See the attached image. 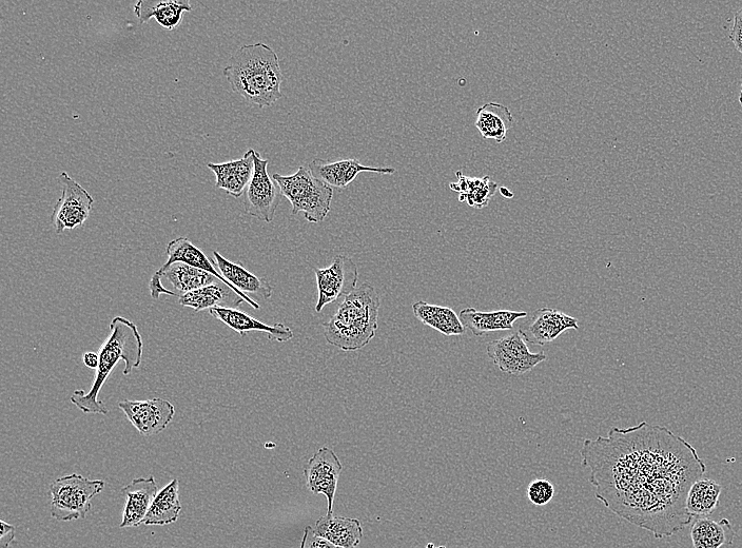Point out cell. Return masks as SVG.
Masks as SVG:
<instances>
[{"mask_svg":"<svg viewBox=\"0 0 742 548\" xmlns=\"http://www.w3.org/2000/svg\"><path fill=\"white\" fill-rule=\"evenodd\" d=\"M166 253L168 259L164 266H170L174 263H184L189 266L209 272L213 274L214 277L218 278L221 282L226 284L234 292H236L237 295L243 298L252 308H261V306L255 300H252L250 297L244 295L243 292L230 285L221 276V273L219 272L216 264H214L213 261H210L206 257V254L197 246H195L189 239L181 237L171 241L167 246Z\"/></svg>","mask_w":742,"mask_h":548,"instance_id":"17","label":"cell"},{"mask_svg":"<svg viewBox=\"0 0 742 548\" xmlns=\"http://www.w3.org/2000/svg\"><path fill=\"white\" fill-rule=\"evenodd\" d=\"M578 330V320L553 308H541L523 323L520 332L526 342L544 346L557 340L566 330Z\"/></svg>","mask_w":742,"mask_h":548,"instance_id":"13","label":"cell"},{"mask_svg":"<svg viewBox=\"0 0 742 548\" xmlns=\"http://www.w3.org/2000/svg\"><path fill=\"white\" fill-rule=\"evenodd\" d=\"M159 492L158 484H156L153 476L134 479L130 484L123 487L122 493L125 495L126 504L120 527H138L143 524Z\"/></svg>","mask_w":742,"mask_h":548,"instance_id":"16","label":"cell"},{"mask_svg":"<svg viewBox=\"0 0 742 548\" xmlns=\"http://www.w3.org/2000/svg\"><path fill=\"white\" fill-rule=\"evenodd\" d=\"M213 259L221 276L244 295L248 297L257 295L265 300L271 298L273 288L266 279L255 276L241 264L230 262L218 251L213 252Z\"/></svg>","mask_w":742,"mask_h":548,"instance_id":"20","label":"cell"},{"mask_svg":"<svg viewBox=\"0 0 742 548\" xmlns=\"http://www.w3.org/2000/svg\"><path fill=\"white\" fill-rule=\"evenodd\" d=\"M738 100H739V103H740V105L742 107V84H741L740 93H739V99Z\"/></svg>","mask_w":742,"mask_h":548,"instance_id":"38","label":"cell"},{"mask_svg":"<svg viewBox=\"0 0 742 548\" xmlns=\"http://www.w3.org/2000/svg\"><path fill=\"white\" fill-rule=\"evenodd\" d=\"M246 302L223 282L214 283L186 293L179 298L182 306L192 308L195 312L211 308H239Z\"/></svg>","mask_w":742,"mask_h":548,"instance_id":"21","label":"cell"},{"mask_svg":"<svg viewBox=\"0 0 742 548\" xmlns=\"http://www.w3.org/2000/svg\"><path fill=\"white\" fill-rule=\"evenodd\" d=\"M314 530L336 547L355 548L363 538V528L358 519L337 517L334 513L321 517Z\"/></svg>","mask_w":742,"mask_h":548,"instance_id":"22","label":"cell"},{"mask_svg":"<svg viewBox=\"0 0 742 548\" xmlns=\"http://www.w3.org/2000/svg\"><path fill=\"white\" fill-rule=\"evenodd\" d=\"M155 274H158L162 279H167L177 290L179 297L202 287L221 282L213 274L184 263H174L170 266L163 265Z\"/></svg>","mask_w":742,"mask_h":548,"instance_id":"26","label":"cell"},{"mask_svg":"<svg viewBox=\"0 0 742 548\" xmlns=\"http://www.w3.org/2000/svg\"><path fill=\"white\" fill-rule=\"evenodd\" d=\"M144 343L138 326L123 317H115L110 323V334L99 351L100 364L88 393L77 389L71 396V403L84 414L107 416L109 409L100 400V393L114 368L124 361V376L139 368L143 361Z\"/></svg>","mask_w":742,"mask_h":548,"instance_id":"3","label":"cell"},{"mask_svg":"<svg viewBox=\"0 0 742 548\" xmlns=\"http://www.w3.org/2000/svg\"><path fill=\"white\" fill-rule=\"evenodd\" d=\"M527 498L536 506L549 504L555 496V487L546 479L534 480L526 491Z\"/></svg>","mask_w":742,"mask_h":548,"instance_id":"31","label":"cell"},{"mask_svg":"<svg viewBox=\"0 0 742 548\" xmlns=\"http://www.w3.org/2000/svg\"><path fill=\"white\" fill-rule=\"evenodd\" d=\"M181 512L179 481L174 479L156 495L143 524L149 526L172 524L178 521Z\"/></svg>","mask_w":742,"mask_h":548,"instance_id":"28","label":"cell"},{"mask_svg":"<svg viewBox=\"0 0 742 548\" xmlns=\"http://www.w3.org/2000/svg\"><path fill=\"white\" fill-rule=\"evenodd\" d=\"M730 39L735 48L742 54V8L735 13Z\"/></svg>","mask_w":742,"mask_h":548,"instance_id":"34","label":"cell"},{"mask_svg":"<svg viewBox=\"0 0 742 548\" xmlns=\"http://www.w3.org/2000/svg\"><path fill=\"white\" fill-rule=\"evenodd\" d=\"M381 300L376 288L362 284L346 297L333 317L323 324L328 344L343 351H358L376 337Z\"/></svg>","mask_w":742,"mask_h":548,"instance_id":"4","label":"cell"},{"mask_svg":"<svg viewBox=\"0 0 742 548\" xmlns=\"http://www.w3.org/2000/svg\"><path fill=\"white\" fill-rule=\"evenodd\" d=\"M283 197L292 206V215L304 214L309 223H322L330 213L334 189L316 178L309 168L300 167L291 175L273 174Z\"/></svg>","mask_w":742,"mask_h":548,"instance_id":"5","label":"cell"},{"mask_svg":"<svg viewBox=\"0 0 742 548\" xmlns=\"http://www.w3.org/2000/svg\"><path fill=\"white\" fill-rule=\"evenodd\" d=\"M458 182L449 185L452 190L459 193V202H466L471 207L483 209L490 204L497 190L491 176L484 178H470L461 171L457 172Z\"/></svg>","mask_w":742,"mask_h":548,"instance_id":"29","label":"cell"},{"mask_svg":"<svg viewBox=\"0 0 742 548\" xmlns=\"http://www.w3.org/2000/svg\"><path fill=\"white\" fill-rule=\"evenodd\" d=\"M63 188L62 197L56 203L51 224L56 233L72 230L86 223L90 217L94 200L90 193L75 182L67 172L58 176Z\"/></svg>","mask_w":742,"mask_h":548,"instance_id":"8","label":"cell"},{"mask_svg":"<svg viewBox=\"0 0 742 548\" xmlns=\"http://www.w3.org/2000/svg\"><path fill=\"white\" fill-rule=\"evenodd\" d=\"M691 538L694 548H721L733 543L735 532L728 519L715 521L709 517H694Z\"/></svg>","mask_w":742,"mask_h":548,"instance_id":"27","label":"cell"},{"mask_svg":"<svg viewBox=\"0 0 742 548\" xmlns=\"http://www.w3.org/2000/svg\"><path fill=\"white\" fill-rule=\"evenodd\" d=\"M149 289L151 292V297L154 300H158L162 295H167L171 297H178V293L168 290L164 287L162 283V278L158 276V274H154V276L151 278Z\"/></svg>","mask_w":742,"mask_h":548,"instance_id":"33","label":"cell"},{"mask_svg":"<svg viewBox=\"0 0 742 548\" xmlns=\"http://www.w3.org/2000/svg\"><path fill=\"white\" fill-rule=\"evenodd\" d=\"M514 124L509 108L499 103H486L477 111L476 127L483 139L495 140L498 144L506 141L507 132Z\"/></svg>","mask_w":742,"mask_h":548,"instance_id":"24","label":"cell"},{"mask_svg":"<svg viewBox=\"0 0 742 548\" xmlns=\"http://www.w3.org/2000/svg\"><path fill=\"white\" fill-rule=\"evenodd\" d=\"M300 548H336V546L317 535L314 528L306 526Z\"/></svg>","mask_w":742,"mask_h":548,"instance_id":"32","label":"cell"},{"mask_svg":"<svg viewBox=\"0 0 742 548\" xmlns=\"http://www.w3.org/2000/svg\"><path fill=\"white\" fill-rule=\"evenodd\" d=\"M209 313L213 318L238 332L242 338L245 337L247 332L261 331L267 334L270 341L285 343L294 339V331L285 324L267 325L237 308L216 307L211 308Z\"/></svg>","mask_w":742,"mask_h":548,"instance_id":"15","label":"cell"},{"mask_svg":"<svg viewBox=\"0 0 742 548\" xmlns=\"http://www.w3.org/2000/svg\"><path fill=\"white\" fill-rule=\"evenodd\" d=\"M105 485L102 480L77 474L56 479L50 485L51 516L60 522L85 519L93 498L103 492Z\"/></svg>","mask_w":742,"mask_h":548,"instance_id":"6","label":"cell"},{"mask_svg":"<svg viewBox=\"0 0 742 548\" xmlns=\"http://www.w3.org/2000/svg\"><path fill=\"white\" fill-rule=\"evenodd\" d=\"M721 486L713 480L701 478L690 488L687 510L693 517H709L719 505Z\"/></svg>","mask_w":742,"mask_h":548,"instance_id":"30","label":"cell"},{"mask_svg":"<svg viewBox=\"0 0 742 548\" xmlns=\"http://www.w3.org/2000/svg\"><path fill=\"white\" fill-rule=\"evenodd\" d=\"M308 168L317 179L329 187L339 190L346 189L362 172H374L384 175H393L396 173L395 168L364 166L356 159L336 162L314 160L309 164Z\"/></svg>","mask_w":742,"mask_h":548,"instance_id":"14","label":"cell"},{"mask_svg":"<svg viewBox=\"0 0 742 548\" xmlns=\"http://www.w3.org/2000/svg\"><path fill=\"white\" fill-rule=\"evenodd\" d=\"M253 158L255 172L243 194L245 211L250 217L270 224L275 219L282 193L268 173L269 160H264L257 151Z\"/></svg>","mask_w":742,"mask_h":548,"instance_id":"7","label":"cell"},{"mask_svg":"<svg viewBox=\"0 0 742 548\" xmlns=\"http://www.w3.org/2000/svg\"><path fill=\"white\" fill-rule=\"evenodd\" d=\"M83 362L88 368L97 369L100 364V355L97 352H86L83 355Z\"/></svg>","mask_w":742,"mask_h":548,"instance_id":"36","label":"cell"},{"mask_svg":"<svg viewBox=\"0 0 742 548\" xmlns=\"http://www.w3.org/2000/svg\"><path fill=\"white\" fill-rule=\"evenodd\" d=\"M255 150L250 149L239 160L222 164H208L216 175L217 187L225 190L233 198H241L255 172Z\"/></svg>","mask_w":742,"mask_h":548,"instance_id":"18","label":"cell"},{"mask_svg":"<svg viewBox=\"0 0 742 548\" xmlns=\"http://www.w3.org/2000/svg\"><path fill=\"white\" fill-rule=\"evenodd\" d=\"M581 456L596 498L619 517L658 540L692 523L687 496L707 467L697 450L667 427L643 421L612 428L608 437L585 440Z\"/></svg>","mask_w":742,"mask_h":548,"instance_id":"1","label":"cell"},{"mask_svg":"<svg viewBox=\"0 0 742 548\" xmlns=\"http://www.w3.org/2000/svg\"><path fill=\"white\" fill-rule=\"evenodd\" d=\"M192 11L189 0H141L134 6V13L138 16L140 24H146L151 18H155L166 30L178 28L182 22L183 14Z\"/></svg>","mask_w":742,"mask_h":548,"instance_id":"23","label":"cell"},{"mask_svg":"<svg viewBox=\"0 0 742 548\" xmlns=\"http://www.w3.org/2000/svg\"><path fill=\"white\" fill-rule=\"evenodd\" d=\"M119 407L138 432L145 437L164 432L175 416L174 406L167 400L122 401Z\"/></svg>","mask_w":742,"mask_h":548,"instance_id":"12","label":"cell"},{"mask_svg":"<svg viewBox=\"0 0 742 548\" xmlns=\"http://www.w3.org/2000/svg\"><path fill=\"white\" fill-rule=\"evenodd\" d=\"M223 74L234 92L260 108L270 107L283 97L280 58L264 43L241 47L232 55Z\"/></svg>","mask_w":742,"mask_h":548,"instance_id":"2","label":"cell"},{"mask_svg":"<svg viewBox=\"0 0 742 548\" xmlns=\"http://www.w3.org/2000/svg\"><path fill=\"white\" fill-rule=\"evenodd\" d=\"M319 299L316 311L320 313L325 306L346 298L357 289L359 271L357 264L343 254L334 259L327 268H315Z\"/></svg>","mask_w":742,"mask_h":548,"instance_id":"10","label":"cell"},{"mask_svg":"<svg viewBox=\"0 0 742 548\" xmlns=\"http://www.w3.org/2000/svg\"><path fill=\"white\" fill-rule=\"evenodd\" d=\"M0 524H2V532H0V548H8L15 540L16 528L5 521L0 522Z\"/></svg>","mask_w":742,"mask_h":548,"instance_id":"35","label":"cell"},{"mask_svg":"<svg viewBox=\"0 0 742 548\" xmlns=\"http://www.w3.org/2000/svg\"><path fill=\"white\" fill-rule=\"evenodd\" d=\"M343 466L333 449L321 447L304 469L306 484L315 495H324L328 502L327 514L334 513V502Z\"/></svg>","mask_w":742,"mask_h":548,"instance_id":"11","label":"cell"},{"mask_svg":"<svg viewBox=\"0 0 742 548\" xmlns=\"http://www.w3.org/2000/svg\"><path fill=\"white\" fill-rule=\"evenodd\" d=\"M486 354L503 373L522 376L548 360L543 351L532 352L520 331L488 343Z\"/></svg>","mask_w":742,"mask_h":548,"instance_id":"9","label":"cell"},{"mask_svg":"<svg viewBox=\"0 0 742 548\" xmlns=\"http://www.w3.org/2000/svg\"><path fill=\"white\" fill-rule=\"evenodd\" d=\"M527 317L525 311L497 310L490 312L478 311L475 308H465L459 318L467 330H471L475 337H482L488 332L512 330L514 324Z\"/></svg>","mask_w":742,"mask_h":548,"instance_id":"19","label":"cell"},{"mask_svg":"<svg viewBox=\"0 0 742 548\" xmlns=\"http://www.w3.org/2000/svg\"><path fill=\"white\" fill-rule=\"evenodd\" d=\"M336 548H343V547H336Z\"/></svg>","mask_w":742,"mask_h":548,"instance_id":"39","label":"cell"},{"mask_svg":"<svg viewBox=\"0 0 742 548\" xmlns=\"http://www.w3.org/2000/svg\"><path fill=\"white\" fill-rule=\"evenodd\" d=\"M413 311L415 317L424 325L432 327L446 337L465 334L466 329L452 308L419 301L413 305Z\"/></svg>","mask_w":742,"mask_h":548,"instance_id":"25","label":"cell"},{"mask_svg":"<svg viewBox=\"0 0 742 548\" xmlns=\"http://www.w3.org/2000/svg\"><path fill=\"white\" fill-rule=\"evenodd\" d=\"M500 193L503 195L504 198L511 199L514 197L513 192H511L509 189L503 187L500 189Z\"/></svg>","mask_w":742,"mask_h":548,"instance_id":"37","label":"cell"}]
</instances>
